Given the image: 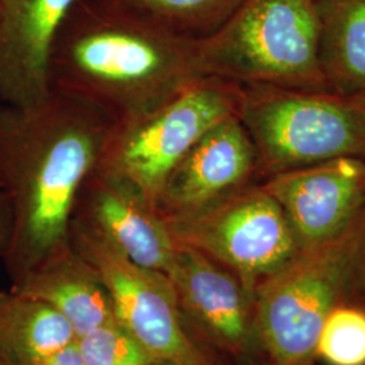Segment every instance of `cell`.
<instances>
[{
	"label": "cell",
	"mask_w": 365,
	"mask_h": 365,
	"mask_svg": "<svg viewBox=\"0 0 365 365\" xmlns=\"http://www.w3.org/2000/svg\"><path fill=\"white\" fill-rule=\"evenodd\" d=\"M115 122L57 92L33 107L0 106V188L13 220L1 261L11 286L71 247L78 191Z\"/></svg>",
	"instance_id": "cell-1"
},
{
	"label": "cell",
	"mask_w": 365,
	"mask_h": 365,
	"mask_svg": "<svg viewBox=\"0 0 365 365\" xmlns=\"http://www.w3.org/2000/svg\"><path fill=\"white\" fill-rule=\"evenodd\" d=\"M196 41L107 0H78L53 43L51 92L95 106L117 120L138 117L200 78Z\"/></svg>",
	"instance_id": "cell-2"
},
{
	"label": "cell",
	"mask_w": 365,
	"mask_h": 365,
	"mask_svg": "<svg viewBox=\"0 0 365 365\" xmlns=\"http://www.w3.org/2000/svg\"><path fill=\"white\" fill-rule=\"evenodd\" d=\"M195 69L199 78L330 91L318 60L315 0H245L196 41Z\"/></svg>",
	"instance_id": "cell-3"
},
{
	"label": "cell",
	"mask_w": 365,
	"mask_h": 365,
	"mask_svg": "<svg viewBox=\"0 0 365 365\" xmlns=\"http://www.w3.org/2000/svg\"><path fill=\"white\" fill-rule=\"evenodd\" d=\"M365 230V207L333 240L298 256L255 289V322L272 365L317 363V344L330 313L346 300Z\"/></svg>",
	"instance_id": "cell-4"
},
{
	"label": "cell",
	"mask_w": 365,
	"mask_h": 365,
	"mask_svg": "<svg viewBox=\"0 0 365 365\" xmlns=\"http://www.w3.org/2000/svg\"><path fill=\"white\" fill-rule=\"evenodd\" d=\"M240 119L256 146L261 182L339 157L365 160V92L242 84Z\"/></svg>",
	"instance_id": "cell-5"
},
{
	"label": "cell",
	"mask_w": 365,
	"mask_h": 365,
	"mask_svg": "<svg viewBox=\"0 0 365 365\" xmlns=\"http://www.w3.org/2000/svg\"><path fill=\"white\" fill-rule=\"evenodd\" d=\"M242 95L240 83L197 78L156 108L117 120L98 170L129 182L156 207L170 170L212 128L240 117Z\"/></svg>",
	"instance_id": "cell-6"
},
{
	"label": "cell",
	"mask_w": 365,
	"mask_h": 365,
	"mask_svg": "<svg viewBox=\"0 0 365 365\" xmlns=\"http://www.w3.org/2000/svg\"><path fill=\"white\" fill-rule=\"evenodd\" d=\"M164 220L176 245L196 249L229 268L252 297L260 282L302 250L286 214L261 182Z\"/></svg>",
	"instance_id": "cell-7"
},
{
	"label": "cell",
	"mask_w": 365,
	"mask_h": 365,
	"mask_svg": "<svg viewBox=\"0 0 365 365\" xmlns=\"http://www.w3.org/2000/svg\"><path fill=\"white\" fill-rule=\"evenodd\" d=\"M71 244L105 283L118 324L152 357L176 365H225L187 325L167 274L135 264L78 222L71 223Z\"/></svg>",
	"instance_id": "cell-8"
},
{
	"label": "cell",
	"mask_w": 365,
	"mask_h": 365,
	"mask_svg": "<svg viewBox=\"0 0 365 365\" xmlns=\"http://www.w3.org/2000/svg\"><path fill=\"white\" fill-rule=\"evenodd\" d=\"M165 274L187 325L223 364L267 360L255 322L253 297L237 274L205 253L179 245Z\"/></svg>",
	"instance_id": "cell-9"
},
{
	"label": "cell",
	"mask_w": 365,
	"mask_h": 365,
	"mask_svg": "<svg viewBox=\"0 0 365 365\" xmlns=\"http://www.w3.org/2000/svg\"><path fill=\"white\" fill-rule=\"evenodd\" d=\"M260 182L286 214L300 249L341 235L365 207V160L356 157L283 170Z\"/></svg>",
	"instance_id": "cell-10"
},
{
	"label": "cell",
	"mask_w": 365,
	"mask_h": 365,
	"mask_svg": "<svg viewBox=\"0 0 365 365\" xmlns=\"http://www.w3.org/2000/svg\"><path fill=\"white\" fill-rule=\"evenodd\" d=\"M135 264L167 274L178 250L170 227L138 190L93 170L78 191L73 218Z\"/></svg>",
	"instance_id": "cell-11"
},
{
	"label": "cell",
	"mask_w": 365,
	"mask_h": 365,
	"mask_svg": "<svg viewBox=\"0 0 365 365\" xmlns=\"http://www.w3.org/2000/svg\"><path fill=\"white\" fill-rule=\"evenodd\" d=\"M260 182L256 146L240 117L230 118L206 133L170 170L157 211L163 218L190 214Z\"/></svg>",
	"instance_id": "cell-12"
},
{
	"label": "cell",
	"mask_w": 365,
	"mask_h": 365,
	"mask_svg": "<svg viewBox=\"0 0 365 365\" xmlns=\"http://www.w3.org/2000/svg\"><path fill=\"white\" fill-rule=\"evenodd\" d=\"M78 0H0V101L33 107L51 96L53 43Z\"/></svg>",
	"instance_id": "cell-13"
},
{
	"label": "cell",
	"mask_w": 365,
	"mask_h": 365,
	"mask_svg": "<svg viewBox=\"0 0 365 365\" xmlns=\"http://www.w3.org/2000/svg\"><path fill=\"white\" fill-rule=\"evenodd\" d=\"M11 288L52 306L72 327L76 339L117 321L105 283L72 244Z\"/></svg>",
	"instance_id": "cell-14"
},
{
	"label": "cell",
	"mask_w": 365,
	"mask_h": 365,
	"mask_svg": "<svg viewBox=\"0 0 365 365\" xmlns=\"http://www.w3.org/2000/svg\"><path fill=\"white\" fill-rule=\"evenodd\" d=\"M76 339L66 318L48 303L10 287L0 289V360L37 365Z\"/></svg>",
	"instance_id": "cell-15"
},
{
	"label": "cell",
	"mask_w": 365,
	"mask_h": 365,
	"mask_svg": "<svg viewBox=\"0 0 365 365\" xmlns=\"http://www.w3.org/2000/svg\"><path fill=\"white\" fill-rule=\"evenodd\" d=\"M318 60L329 90L365 92V0H315Z\"/></svg>",
	"instance_id": "cell-16"
},
{
	"label": "cell",
	"mask_w": 365,
	"mask_h": 365,
	"mask_svg": "<svg viewBox=\"0 0 365 365\" xmlns=\"http://www.w3.org/2000/svg\"><path fill=\"white\" fill-rule=\"evenodd\" d=\"M128 13L190 38L209 37L245 0H107Z\"/></svg>",
	"instance_id": "cell-17"
},
{
	"label": "cell",
	"mask_w": 365,
	"mask_h": 365,
	"mask_svg": "<svg viewBox=\"0 0 365 365\" xmlns=\"http://www.w3.org/2000/svg\"><path fill=\"white\" fill-rule=\"evenodd\" d=\"M327 365H365V310L349 303L327 317L317 344V361Z\"/></svg>",
	"instance_id": "cell-18"
},
{
	"label": "cell",
	"mask_w": 365,
	"mask_h": 365,
	"mask_svg": "<svg viewBox=\"0 0 365 365\" xmlns=\"http://www.w3.org/2000/svg\"><path fill=\"white\" fill-rule=\"evenodd\" d=\"M84 365H146L156 359L113 321L76 339Z\"/></svg>",
	"instance_id": "cell-19"
},
{
	"label": "cell",
	"mask_w": 365,
	"mask_h": 365,
	"mask_svg": "<svg viewBox=\"0 0 365 365\" xmlns=\"http://www.w3.org/2000/svg\"><path fill=\"white\" fill-rule=\"evenodd\" d=\"M345 303H349L365 310V230L360 248L357 252V257L354 261L352 277Z\"/></svg>",
	"instance_id": "cell-20"
},
{
	"label": "cell",
	"mask_w": 365,
	"mask_h": 365,
	"mask_svg": "<svg viewBox=\"0 0 365 365\" xmlns=\"http://www.w3.org/2000/svg\"><path fill=\"white\" fill-rule=\"evenodd\" d=\"M11 227H13V220H11L10 205L4 192L0 188V259L4 257L10 245Z\"/></svg>",
	"instance_id": "cell-21"
},
{
	"label": "cell",
	"mask_w": 365,
	"mask_h": 365,
	"mask_svg": "<svg viewBox=\"0 0 365 365\" xmlns=\"http://www.w3.org/2000/svg\"><path fill=\"white\" fill-rule=\"evenodd\" d=\"M37 365H84L81 354L78 352L76 339L61 351L54 353Z\"/></svg>",
	"instance_id": "cell-22"
},
{
	"label": "cell",
	"mask_w": 365,
	"mask_h": 365,
	"mask_svg": "<svg viewBox=\"0 0 365 365\" xmlns=\"http://www.w3.org/2000/svg\"><path fill=\"white\" fill-rule=\"evenodd\" d=\"M146 365H176L173 364V363H170V361H164V360H155V361H152V363H149V364Z\"/></svg>",
	"instance_id": "cell-23"
},
{
	"label": "cell",
	"mask_w": 365,
	"mask_h": 365,
	"mask_svg": "<svg viewBox=\"0 0 365 365\" xmlns=\"http://www.w3.org/2000/svg\"><path fill=\"white\" fill-rule=\"evenodd\" d=\"M248 365H272L268 360H261V361H257V363H253V364Z\"/></svg>",
	"instance_id": "cell-24"
},
{
	"label": "cell",
	"mask_w": 365,
	"mask_h": 365,
	"mask_svg": "<svg viewBox=\"0 0 365 365\" xmlns=\"http://www.w3.org/2000/svg\"><path fill=\"white\" fill-rule=\"evenodd\" d=\"M0 365H7V364H6V363H3V361H1V360H0Z\"/></svg>",
	"instance_id": "cell-25"
},
{
	"label": "cell",
	"mask_w": 365,
	"mask_h": 365,
	"mask_svg": "<svg viewBox=\"0 0 365 365\" xmlns=\"http://www.w3.org/2000/svg\"><path fill=\"white\" fill-rule=\"evenodd\" d=\"M310 365H317V363H314V364H310Z\"/></svg>",
	"instance_id": "cell-26"
}]
</instances>
